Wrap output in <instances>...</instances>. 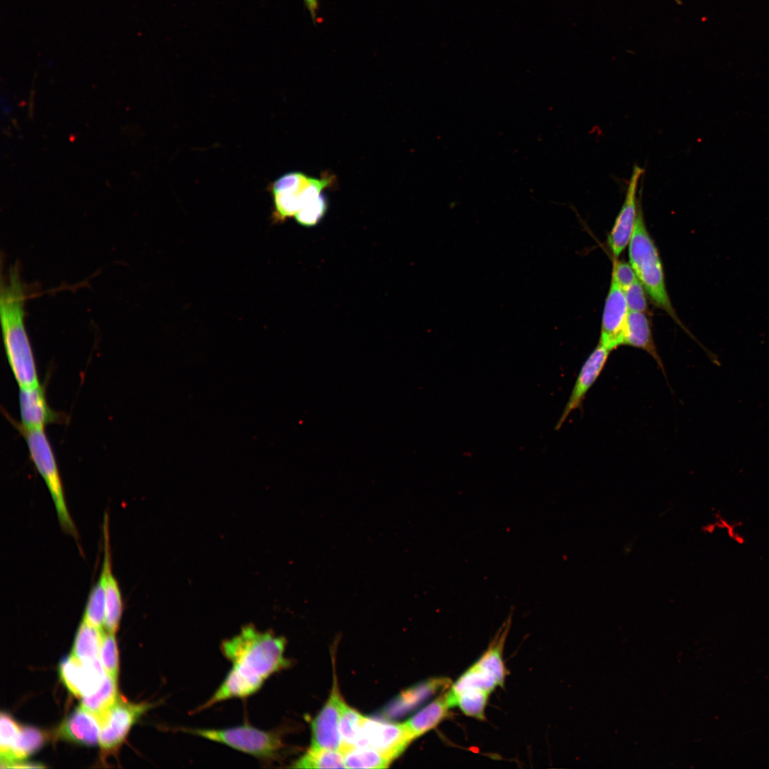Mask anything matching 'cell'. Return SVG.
Masks as SVG:
<instances>
[{"label": "cell", "mask_w": 769, "mask_h": 769, "mask_svg": "<svg viewBox=\"0 0 769 769\" xmlns=\"http://www.w3.org/2000/svg\"><path fill=\"white\" fill-rule=\"evenodd\" d=\"M286 640L252 624L224 639L220 649L231 666L211 696L194 710L200 712L232 699H246L257 693L273 674L291 665L285 656Z\"/></svg>", "instance_id": "cell-1"}, {"label": "cell", "mask_w": 769, "mask_h": 769, "mask_svg": "<svg viewBox=\"0 0 769 769\" xmlns=\"http://www.w3.org/2000/svg\"><path fill=\"white\" fill-rule=\"evenodd\" d=\"M26 295L17 264L1 281L0 318L6 358L19 387L40 385L24 323Z\"/></svg>", "instance_id": "cell-2"}, {"label": "cell", "mask_w": 769, "mask_h": 769, "mask_svg": "<svg viewBox=\"0 0 769 769\" xmlns=\"http://www.w3.org/2000/svg\"><path fill=\"white\" fill-rule=\"evenodd\" d=\"M629 263L653 303L678 323L679 319L668 294L658 249L647 229L639 204L634 231L628 244Z\"/></svg>", "instance_id": "cell-3"}, {"label": "cell", "mask_w": 769, "mask_h": 769, "mask_svg": "<svg viewBox=\"0 0 769 769\" xmlns=\"http://www.w3.org/2000/svg\"><path fill=\"white\" fill-rule=\"evenodd\" d=\"M177 731L221 743L266 764L278 760L284 747L279 730L266 731L250 724L225 728L181 727Z\"/></svg>", "instance_id": "cell-4"}, {"label": "cell", "mask_w": 769, "mask_h": 769, "mask_svg": "<svg viewBox=\"0 0 769 769\" xmlns=\"http://www.w3.org/2000/svg\"><path fill=\"white\" fill-rule=\"evenodd\" d=\"M506 629L499 632L480 658L451 684L446 692L449 701L460 696L488 699L491 692L503 685L507 673L503 659Z\"/></svg>", "instance_id": "cell-5"}, {"label": "cell", "mask_w": 769, "mask_h": 769, "mask_svg": "<svg viewBox=\"0 0 769 769\" xmlns=\"http://www.w3.org/2000/svg\"><path fill=\"white\" fill-rule=\"evenodd\" d=\"M30 458L52 498L62 529L77 537V530L68 508L63 486L55 455L44 429H21Z\"/></svg>", "instance_id": "cell-6"}, {"label": "cell", "mask_w": 769, "mask_h": 769, "mask_svg": "<svg viewBox=\"0 0 769 769\" xmlns=\"http://www.w3.org/2000/svg\"><path fill=\"white\" fill-rule=\"evenodd\" d=\"M414 740L404 723H389L364 716L356 746L374 748L393 760Z\"/></svg>", "instance_id": "cell-7"}, {"label": "cell", "mask_w": 769, "mask_h": 769, "mask_svg": "<svg viewBox=\"0 0 769 769\" xmlns=\"http://www.w3.org/2000/svg\"><path fill=\"white\" fill-rule=\"evenodd\" d=\"M153 703H132L119 697L116 703L100 719L99 743L104 751H113L124 741L132 726Z\"/></svg>", "instance_id": "cell-8"}, {"label": "cell", "mask_w": 769, "mask_h": 769, "mask_svg": "<svg viewBox=\"0 0 769 769\" xmlns=\"http://www.w3.org/2000/svg\"><path fill=\"white\" fill-rule=\"evenodd\" d=\"M59 672L67 689L75 696L82 698L98 691L106 676L98 657L82 661L71 654L62 660Z\"/></svg>", "instance_id": "cell-9"}, {"label": "cell", "mask_w": 769, "mask_h": 769, "mask_svg": "<svg viewBox=\"0 0 769 769\" xmlns=\"http://www.w3.org/2000/svg\"><path fill=\"white\" fill-rule=\"evenodd\" d=\"M644 172L639 166H634L624 203L607 236V245L613 257L617 258L622 253L632 237L639 206L637 199L638 184Z\"/></svg>", "instance_id": "cell-10"}, {"label": "cell", "mask_w": 769, "mask_h": 769, "mask_svg": "<svg viewBox=\"0 0 769 769\" xmlns=\"http://www.w3.org/2000/svg\"><path fill=\"white\" fill-rule=\"evenodd\" d=\"M629 311L623 289L612 278L603 309L599 344L610 351L622 345Z\"/></svg>", "instance_id": "cell-11"}, {"label": "cell", "mask_w": 769, "mask_h": 769, "mask_svg": "<svg viewBox=\"0 0 769 769\" xmlns=\"http://www.w3.org/2000/svg\"><path fill=\"white\" fill-rule=\"evenodd\" d=\"M612 351L600 344L594 348L583 362L575 380L568 400L555 429L559 430L569 415L582 409L585 397L602 373Z\"/></svg>", "instance_id": "cell-12"}, {"label": "cell", "mask_w": 769, "mask_h": 769, "mask_svg": "<svg viewBox=\"0 0 769 769\" xmlns=\"http://www.w3.org/2000/svg\"><path fill=\"white\" fill-rule=\"evenodd\" d=\"M343 701L334 682L328 699L311 723L310 747L340 750V716Z\"/></svg>", "instance_id": "cell-13"}, {"label": "cell", "mask_w": 769, "mask_h": 769, "mask_svg": "<svg viewBox=\"0 0 769 769\" xmlns=\"http://www.w3.org/2000/svg\"><path fill=\"white\" fill-rule=\"evenodd\" d=\"M108 518L106 513L103 521L104 555L101 571L105 575V627L108 632L115 634L119 627L123 609V602L119 583L112 570Z\"/></svg>", "instance_id": "cell-14"}, {"label": "cell", "mask_w": 769, "mask_h": 769, "mask_svg": "<svg viewBox=\"0 0 769 769\" xmlns=\"http://www.w3.org/2000/svg\"><path fill=\"white\" fill-rule=\"evenodd\" d=\"M19 401L21 429H44L46 425L58 419L41 384L19 387Z\"/></svg>", "instance_id": "cell-15"}, {"label": "cell", "mask_w": 769, "mask_h": 769, "mask_svg": "<svg viewBox=\"0 0 769 769\" xmlns=\"http://www.w3.org/2000/svg\"><path fill=\"white\" fill-rule=\"evenodd\" d=\"M100 723L98 718L82 706L77 708L61 725L57 735L76 743L94 746L99 742Z\"/></svg>", "instance_id": "cell-16"}, {"label": "cell", "mask_w": 769, "mask_h": 769, "mask_svg": "<svg viewBox=\"0 0 769 769\" xmlns=\"http://www.w3.org/2000/svg\"><path fill=\"white\" fill-rule=\"evenodd\" d=\"M622 345L632 346L647 352L656 362L665 375L664 364L658 354L650 320L646 313L629 311Z\"/></svg>", "instance_id": "cell-17"}, {"label": "cell", "mask_w": 769, "mask_h": 769, "mask_svg": "<svg viewBox=\"0 0 769 769\" xmlns=\"http://www.w3.org/2000/svg\"><path fill=\"white\" fill-rule=\"evenodd\" d=\"M451 680L446 677L434 678L427 680L405 691L386 708V716H396L407 713L419 705L431 696L448 689Z\"/></svg>", "instance_id": "cell-18"}, {"label": "cell", "mask_w": 769, "mask_h": 769, "mask_svg": "<svg viewBox=\"0 0 769 769\" xmlns=\"http://www.w3.org/2000/svg\"><path fill=\"white\" fill-rule=\"evenodd\" d=\"M451 707L446 693L441 694L421 709L404 723L416 739L431 731L449 716Z\"/></svg>", "instance_id": "cell-19"}, {"label": "cell", "mask_w": 769, "mask_h": 769, "mask_svg": "<svg viewBox=\"0 0 769 769\" xmlns=\"http://www.w3.org/2000/svg\"><path fill=\"white\" fill-rule=\"evenodd\" d=\"M45 732L31 726H21L10 750L1 758V768H10L39 750L46 743Z\"/></svg>", "instance_id": "cell-20"}, {"label": "cell", "mask_w": 769, "mask_h": 769, "mask_svg": "<svg viewBox=\"0 0 769 769\" xmlns=\"http://www.w3.org/2000/svg\"><path fill=\"white\" fill-rule=\"evenodd\" d=\"M103 629L97 628L83 619L78 629L71 655L82 660L98 658Z\"/></svg>", "instance_id": "cell-21"}, {"label": "cell", "mask_w": 769, "mask_h": 769, "mask_svg": "<svg viewBox=\"0 0 769 769\" xmlns=\"http://www.w3.org/2000/svg\"><path fill=\"white\" fill-rule=\"evenodd\" d=\"M119 697L117 679L106 674L99 689L93 694L82 698L80 706L95 715L100 721Z\"/></svg>", "instance_id": "cell-22"}, {"label": "cell", "mask_w": 769, "mask_h": 769, "mask_svg": "<svg viewBox=\"0 0 769 769\" xmlns=\"http://www.w3.org/2000/svg\"><path fill=\"white\" fill-rule=\"evenodd\" d=\"M348 768H386L392 761L374 748L352 746L341 748Z\"/></svg>", "instance_id": "cell-23"}, {"label": "cell", "mask_w": 769, "mask_h": 769, "mask_svg": "<svg viewBox=\"0 0 769 769\" xmlns=\"http://www.w3.org/2000/svg\"><path fill=\"white\" fill-rule=\"evenodd\" d=\"M294 768H346L341 750L310 747L305 753L296 760Z\"/></svg>", "instance_id": "cell-24"}, {"label": "cell", "mask_w": 769, "mask_h": 769, "mask_svg": "<svg viewBox=\"0 0 769 769\" xmlns=\"http://www.w3.org/2000/svg\"><path fill=\"white\" fill-rule=\"evenodd\" d=\"M93 626L103 629L105 622V575L101 571L88 595L83 618Z\"/></svg>", "instance_id": "cell-25"}, {"label": "cell", "mask_w": 769, "mask_h": 769, "mask_svg": "<svg viewBox=\"0 0 769 769\" xmlns=\"http://www.w3.org/2000/svg\"><path fill=\"white\" fill-rule=\"evenodd\" d=\"M363 717L357 711L343 701L340 716L341 748L356 746Z\"/></svg>", "instance_id": "cell-26"}, {"label": "cell", "mask_w": 769, "mask_h": 769, "mask_svg": "<svg viewBox=\"0 0 769 769\" xmlns=\"http://www.w3.org/2000/svg\"><path fill=\"white\" fill-rule=\"evenodd\" d=\"M100 659L107 674L117 679L118 675V652L113 633L103 632Z\"/></svg>", "instance_id": "cell-27"}, {"label": "cell", "mask_w": 769, "mask_h": 769, "mask_svg": "<svg viewBox=\"0 0 769 769\" xmlns=\"http://www.w3.org/2000/svg\"><path fill=\"white\" fill-rule=\"evenodd\" d=\"M328 209L327 199L323 194L303 206L295 214L298 224L304 226L316 225L325 216Z\"/></svg>", "instance_id": "cell-28"}, {"label": "cell", "mask_w": 769, "mask_h": 769, "mask_svg": "<svg viewBox=\"0 0 769 769\" xmlns=\"http://www.w3.org/2000/svg\"><path fill=\"white\" fill-rule=\"evenodd\" d=\"M21 726L6 713L1 712L0 721V757L5 755L14 745Z\"/></svg>", "instance_id": "cell-29"}, {"label": "cell", "mask_w": 769, "mask_h": 769, "mask_svg": "<svg viewBox=\"0 0 769 769\" xmlns=\"http://www.w3.org/2000/svg\"><path fill=\"white\" fill-rule=\"evenodd\" d=\"M623 291L629 311L648 312L647 293L639 280Z\"/></svg>", "instance_id": "cell-30"}, {"label": "cell", "mask_w": 769, "mask_h": 769, "mask_svg": "<svg viewBox=\"0 0 769 769\" xmlns=\"http://www.w3.org/2000/svg\"><path fill=\"white\" fill-rule=\"evenodd\" d=\"M612 278L623 290L638 280L630 263L619 261L615 257H613Z\"/></svg>", "instance_id": "cell-31"}, {"label": "cell", "mask_w": 769, "mask_h": 769, "mask_svg": "<svg viewBox=\"0 0 769 769\" xmlns=\"http://www.w3.org/2000/svg\"><path fill=\"white\" fill-rule=\"evenodd\" d=\"M10 768H44V766L41 765L40 764H38V763L34 764V763H28L18 762V763H16L13 764L12 765H11Z\"/></svg>", "instance_id": "cell-32"}, {"label": "cell", "mask_w": 769, "mask_h": 769, "mask_svg": "<svg viewBox=\"0 0 769 769\" xmlns=\"http://www.w3.org/2000/svg\"><path fill=\"white\" fill-rule=\"evenodd\" d=\"M316 1L317 0H304V2L307 6H312L316 2Z\"/></svg>", "instance_id": "cell-33"}]
</instances>
